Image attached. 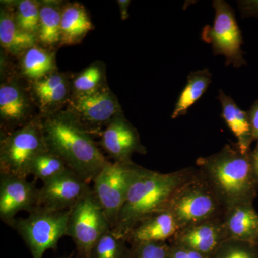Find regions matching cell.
<instances>
[{"instance_id":"6da1fadb","label":"cell","mask_w":258,"mask_h":258,"mask_svg":"<svg viewBox=\"0 0 258 258\" xmlns=\"http://www.w3.org/2000/svg\"><path fill=\"white\" fill-rule=\"evenodd\" d=\"M250 153L242 152L237 143L227 144L218 152L197 159L199 175L225 211L242 204L253 203L257 196L258 180Z\"/></svg>"},{"instance_id":"7a4b0ae2","label":"cell","mask_w":258,"mask_h":258,"mask_svg":"<svg viewBox=\"0 0 258 258\" xmlns=\"http://www.w3.org/2000/svg\"><path fill=\"white\" fill-rule=\"evenodd\" d=\"M196 171V168L188 167L163 174L142 166L112 230L113 234L125 240L139 222L153 215L165 212L173 195Z\"/></svg>"},{"instance_id":"3957f363","label":"cell","mask_w":258,"mask_h":258,"mask_svg":"<svg viewBox=\"0 0 258 258\" xmlns=\"http://www.w3.org/2000/svg\"><path fill=\"white\" fill-rule=\"evenodd\" d=\"M47 150L60 158L71 170L90 184L108 161L68 110L42 118Z\"/></svg>"},{"instance_id":"277c9868","label":"cell","mask_w":258,"mask_h":258,"mask_svg":"<svg viewBox=\"0 0 258 258\" xmlns=\"http://www.w3.org/2000/svg\"><path fill=\"white\" fill-rule=\"evenodd\" d=\"M47 148L39 114L26 125L0 136V174L28 178L35 158Z\"/></svg>"},{"instance_id":"5b68a950","label":"cell","mask_w":258,"mask_h":258,"mask_svg":"<svg viewBox=\"0 0 258 258\" xmlns=\"http://www.w3.org/2000/svg\"><path fill=\"white\" fill-rule=\"evenodd\" d=\"M166 211L174 217L179 230L203 222L222 220L225 213V209L199 175L198 170L176 190Z\"/></svg>"},{"instance_id":"8992f818","label":"cell","mask_w":258,"mask_h":258,"mask_svg":"<svg viewBox=\"0 0 258 258\" xmlns=\"http://www.w3.org/2000/svg\"><path fill=\"white\" fill-rule=\"evenodd\" d=\"M0 132L8 133L33 120L39 113L28 82L18 74L9 62L1 64Z\"/></svg>"},{"instance_id":"52a82bcc","label":"cell","mask_w":258,"mask_h":258,"mask_svg":"<svg viewBox=\"0 0 258 258\" xmlns=\"http://www.w3.org/2000/svg\"><path fill=\"white\" fill-rule=\"evenodd\" d=\"M111 230V223L91 187L70 210L66 236L76 244V258H89L95 244Z\"/></svg>"},{"instance_id":"ba28073f","label":"cell","mask_w":258,"mask_h":258,"mask_svg":"<svg viewBox=\"0 0 258 258\" xmlns=\"http://www.w3.org/2000/svg\"><path fill=\"white\" fill-rule=\"evenodd\" d=\"M70 210L57 212L38 208L26 218L16 219L11 227L23 238L32 258H42L47 249L55 250L59 240L66 236Z\"/></svg>"},{"instance_id":"9c48e42d","label":"cell","mask_w":258,"mask_h":258,"mask_svg":"<svg viewBox=\"0 0 258 258\" xmlns=\"http://www.w3.org/2000/svg\"><path fill=\"white\" fill-rule=\"evenodd\" d=\"M141 167L132 160L108 161L93 179V192L104 210L112 230Z\"/></svg>"},{"instance_id":"30bf717a","label":"cell","mask_w":258,"mask_h":258,"mask_svg":"<svg viewBox=\"0 0 258 258\" xmlns=\"http://www.w3.org/2000/svg\"><path fill=\"white\" fill-rule=\"evenodd\" d=\"M215 15L213 25L204 27L203 41L212 45L215 55H223L226 66L240 68L246 66L242 50V33L236 20L235 11L223 0L213 1Z\"/></svg>"},{"instance_id":"8fae6325","label":"cell","mask_w":258,"mask_h":258,"mask_svg":"<svg viewBox=\"0 0 258 258\" xmlns=\"http://www.w3.org/2000/svg\"><path fill=\"white\" fill-rule=\"evenodd\" d=\"M66 109L92 137H101L108 123L123 112L109 86L89 94L71 96Z\"/></svg>"},{"instance_id":"7c38bea8","label":"cell","mask_w":258,"mask_h":258,"mask_svg":"<svg viewBox=\"0 0 258 258\" xmlns=\"http://www.w3.org/2000/svg\"><path fill=\"white\" fill-rule=\"evenodd\" d=\"M39 188L27 178L0 174V218L10 227L18 212L38 208Z\"/></svg>"},{"instance_id":"4fadbf2b","label":"cell","mask_w":258,"mask_h":258,"mask_svg":"<svg viewBox=\"0 0 258 258\" xmlns=\"http://www.w3.org/2000/svg\"><path fill=\"white\" fill-rule=\"evenodd\" d=\"M91 188L90 184L74 171L42 183L39 188L38 208L51 211H67Z\"/></svg>"},{"instance_id":"5bb4252c","label":"cell","mask_w":258,"mask_h":258,"mask_svg":"<svg viewBox=\"0 0 258 258\" xmlns=\"http://www.w3.org/2000/svg\"><path fill=\"white\" fill-rule=\"evenodd\" d=\"M100 146L114 161H132L134 154H147V148L141 141L138 131L124 113L117 115L101 135Z\"/></svg>"},{"instance_id":"9a60e30c","label":"cell","mask_w":258,"mask_h":258,"mask_svg":"<svg viewBox=\"0 0 258 258\" xmlns=\"http://www.w3.org/2000/svg\"><path fill=\"white\" fill-rule=\"evenodd\" d=\"M71 76V73L57 71L40 81L28 83L30 93L42 118L66 109L72 96Z\"/></svg>"},{"instance_id":"2e32d148","label":"cell","mask_w":258,"mask_h":258,"mask_svg":"<svg viewBox=\"0 0 258 258\" xmlns=\"http://www.w3.org/2000/svg\"><path fill=\"white\" fill-rule=\"evenodd\" d=\"M228 240L222 220L203 222L178 231L169 244L183 246L210 257Z\"/></svg>"},{"instance_id":"e0dca14e","label":"cell","mask_w":258,"mask_h":258,"mask_svg":"<svg viewBox=\"0 0 258 258\" xmlns=\"http://www.w3.org/2000/svg\"><path fill=\"white\" fill-rule=\"evenodd\" d=\"M38 44L36 35L19 27L15 21L12 1H1L0 8V45L8 55L18 58L25 51Z\"/></svg>"},{"instance_id":"ac0fdd59","label":"cell","mask_w":258,"mask_h":258,"mask_svg":"<svg viewBox=\"0 0 258 258\" xmlns=\"http://www.w3.org/2000/svg\"><path fill=\"white\" fill-rule=\"evenodd\" d=\"M179 231L174 217L161 212L144 219L129 232L125 240L131 245L146 242H166Z\"/></svg>"},{"instance_id":"d6986e66","label":"cell","mask_w":258,"mask_h":258,"mask_svg":"<svg viewBox=\"0 0 258 258\" xmlns=\"http://www.w3.org/2000/svg\"><path fill=\"white\" fill-rule=\"evenodd\" d=\"M16 71L27 82L40 81L58 71L56 63V50L37 44L16 58Z\"/></svg>"},{"instance_id":"ffe728a7","label":"cell","mask_w":258,"mask_h":258,"mask_svg":"<svg viewBox=\"0 0 258 258\" xmlns=\"http://www.w3.org/2000/svg\"><path fill=\"white\" fill-rule=\"evenodd\" d=\"M222 221L227 238L258 244V214L252 203L229 209Z\"/></svg>"},{"instance_id":"44dd1931","label":"cell","mask_w":258,"mask_h":258,"mask_svg":"<svg viewBox=\"0 0 258 258\" xmlns=\"http://www.w3.org/2000/svg\"><path fill=\"white\" fill-rule=\"evenodd\" d=\"M94 29L87 10L78 2H66L61 20L60 47L81 43Z\"/></svg>"},{"instance_id":"7402d4cb","label":"cell","mask_w":258,"mask_h":258,"mask_svg":"<svg viewBox=\"0 0 258 258\" xmlns=\"http://www.w3.org/2000/svg\"><path fill=\"white\" fill-rule=\"evenodd\" d=\"M217 98L221 104L222 119L237 138V145L242 152H250L251 144L254 140L247 111L241 109L222 90L219 91Z\"/></svg>"},{"instance_id":"603a6c76","label":"cell","mask_w":258,"mask_h":258,"mask_svg":"<svg viewBox=\"0 0 258 258\" xmlns=\"http://www.w3.org/2000/svg\"><path fill=\"white\" fill-rule=\"evenodd\" d=\"M66 1L40 0L37 42L41 46L56 50L60 47L61 20Z\"/></svg>"},{"instance_id":"cb8c5ba5","label":"cell","mask_w":258,"mask_h":258,"mask_svg":"<svg viewBox=\"0 0 258 258\" xmlns=\"http://www.w3.org/2000/svg\"><path fill=\"white\" fill-rule=\"evenodd\" d=\"M212 83V74L208 69L190 73L187 82L180 93L171 118L176 119L186 114L188 110L205 94Z\"/></svg>"},{"instance_id":"d4e9b609","label":"cell","mask_w":258,"mask_h":258,"mask_svg":"<svg viewBox=\"0 0 258 258\" xmlns=\"http://www.w3.org/2000/svg\"><path fill=\"white\" fill-rule=\"evenodd\" d=\"M106 66L97 60L88 67L71 76L72 96L89 94L108 87Z\"/></svg>"},{"instance_id":"484cf974","label":"cell","mask_w":258,"mask_h":258,"mask_svg":"<svg viewBox=\"0 0 258 258\" xmlns=\"http://www.w3.org/2000/svg\"><path fill=\"white\" fill-rule=\"evenodd\" d=\"M69 170L60 158L47 150L35 158L30 166V174L44 183Z\"/></svg>"},{"instance_id":"4316f807","label":"cell","mask_w":258,"mask_h":258,"mask_svg":"<svg viewBox=\"0 0 258 258\" xmlns=\"http://www.w3.org/2000/svg\"><path fill=\"white\" fill-rule=\"evenodd\" d=\"M124 239L108 230L93 246L89 258H131L132 249Z\"/></svg>"},{"instance_id":"83f0119b","label":"cell","mask_w":258,"mask_h":258,"mask_svg":"<svg viewBox=\"0 0 258 258\" xmlns=\"http://www.w3.org/2000/svg\"><path fill=\"white\" fill-rule=\"evenodd\" d=\"M13 2L15 21L20 28L37 36L40 22V1L19 0Z\"/></svg>"},{"instance_id":"f1b7e54d","label":"cell","mask_w":258,"mask_h":258,"mask_svg":"<svg viewBox=\"0 0 258 258\" xmlns=\"http://www.w3.org/2000/svg\"><path fill=\"white\" fill-rule=\"evenodd\" d=\"M210 258H258V244L228 239L220 244Z\"/></svg>"},{"instance_id":"f546056e","label":"cell","mask_w":258,"mask_h":258,"mask_svg":"<svg viewBox=\"0 0 258 258\" xmlns=\"http://www.w3.org/2000/svg\"><path fill=\"white\" fill-rule=\"evenodd\" d=\"M131 258H171L170 244L166 242H140L131 245Z\"/></svg>"},{"instance_id":"4dcf8cb0","label":"cell","mask_w":258,"mask_h":258,"mask_svg":"<svg viewBox=\"0 0 258 258\" xmlns=\"http://www.w3.org/2000/svg\"><path fill=\"white\" fill-rule=\"evenodd\" d=\"M170 244L171 258H210L208 256L200 253L197 251L183 247V246Z\"/></svg>"},{"instance_id":"1f68e13d","label":"cell","mask_w":258,"mask_h":258,"mask_svg":"<svg viewBox=\"0 0 258 258\" xmlns=\"http://www.w3.org/2000/svg\"><path fill=\"white\" fill-rule=\"evenodd\" d=\"M247 113L252 128L253 140L258 142V99L252 105L247 111Z\"/></svg>"},{"instance_id":"d6a6232c","label":"cell","mask_w":258,"mask_h":258,"mask_svg":"<svg viewBox=\"0 0 258 258\" xmlns=\"http://www.w3.org/2000/svg\"><path fill=\"white\" fill-rule=\"evenodd\" d=\"M240 3L243 17H258V1H244Z\"/></svg>"},{"instance_id":"836d02e7","label":"cell","mask_w":258,"mask_h":258,"mask_svg":"<svg viewBox=\"0 0 258 258\" xmlns=\"http://www.w3.org/2000/svg\"><path fill=\"white\" fill-rule=\"evenodd\" d=\"M117 3H118V7H119L120 18H121L122 20L124 21L129 17L128 10L129 5L131 4V1H128V0H118V1H117Z\"/></svg>"},{"instance_id":"e575fe53","label":"cell","mask_w":258,"mask_h":258,"mask_svg":"<svg viewBox=\"0 0 258 258\" xmlns=\"http://www.w3.org/2000/svg\"><path fill=\"white\" fill-rule=\"evenodd\" d=\"M250 157L254 173L258 180V142L255 148L251 151Z\"/></svg>"}]
</instances>
